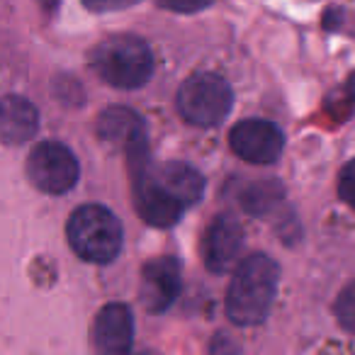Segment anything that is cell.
<instances>
[{
    "mask_svg": "<svg viewBox=\"0 0 355 355\" xmlns=\"http://www.w3.org/2000/svg\"><path fill=\"white\" fill-rule=\"evenodd\" d=\"M78 161L73 151L59 141H42L27 156V175L32 185L46 195H64L78 183Z\"/></svg>",
    "mask_w": 355,
    "mask_h": 355,
    "instance_id": "5b68a950",
    "label": "cell"
},
{
    "mask_svg": "<svg viewBox=\"0 0 355 355\" xmlns=\"http://www.w3.org/2000/svg\"><path fill=\"white\" fill-rule=\"evenodd\" d=\"M134 343L132 311L122 302H110L93 321L95 355H129Z\"/></svg>",
    "mask_w": 355,
    "mask_h": 355,
    "instance_id": "ba28073f",
    "label": "cell"
},
{
    "mask_svg": "<svg viewBox=\"0 0 355 355\" xmlns=\"http://www.w3.org/2000/svg\"><path fill=\"white\" fill-rule=\"evenodd\" d=\"M151 175L161 185L163 193H168L183 207L200 202V198L205 193V178L183 161H166L158 163V166H151Z\"/></svg>",
    "mask_w": 355,
    "mask_h": 355,
    "instance_id": "8fae6325",
    "label": "cell"
},
{
    "mask_svg": "<svg viewBox=\"0 0 355 355\" xmlns=\"http://www.w3.org/2000/svg\"><path fill=\"white\" fill-rule=\"evenodd\" d=\"M229 146L243 161L268 166L280 158L285 139H282L280 127L268 119H243V122L234 124L232 134H229Z\"/></svg>",
    "mask_w": 355,
    "mask_h": 355,
    "instance_id": "8992f818",
    "label": "cell"
},
{
    "mask_svg": "<svg viewBox=\"0 0 355 355\" xmlns=\"http://www.w3.org/2000/svg\"><path fill=\"white\" fill-rule=\"evenodd\" d=\"M282 200V185L277 180H263V183L248 185V190L241 195V205L246 212L263 217Z\"/></svg>",
    "mask_w": 355,
    "mask_h": 355,
    "instance_id": "4fadbf2b",
    "label": "cell"
},
{
    "mask_svg": "<svg viewBox=\"0 0 355 355\" xmlns=\"http://www.w3.org/2000/svg\"><path fill=\"white\" fill-rule=\"evenodd\" d=\"M178 112L195 127H217L229 117L234 93L217 73H195L178 90Z\"/></svg>",
    "mask_w": 355,
    "mask_h": 355,
    "instance_id": "277c9868",
    "label": "cell"
},
{
    "mask_svg": "<svg viewBox=\"0 0 355 355\" xmlns=\"http://www.w3.org/2000/svg\"><path fill=\"white\" fill-rule=\"evenodd\" d=\"M93 71L112 88H141L153 73V56L144 40L132 35L110 37L93 51Z\"/></svg>",
    "mask_w": 355,
    "mask_h": 355,
    "instance_id": "3957f363",
    "label": "cell"
},
{
    "mask_svg": "<svg viewBox=\"0 0 355 355\" xmlns=\"http://www.w3.org/2000/svg\"><path fill=\"white\" fill-rule=\"evenodd\" d=\"M232 350H236V343L229 336H217L212 340V355H234Z\"/></svg>",
    "mask_w": 355,
    "mask_h": 355,
    "instance_id": "2e32d148",
    "label": "cell"
},
{
    "mask_svg": "<svg viewBox=\"0 0 355 355\" xmlns=\"http://www.w3.org/2000/svg\"><path fill=\"white\" fill-rule=\"evenodd\" d=\"M180 292V263L171 256L153 258L141 270V304L148 314H163Z\"/></svg>",
    "mask_w": 355,
    "mask_h": 355,
    "instance_id": "9c48e42d",
    "label": "cell"
},
{
    "mask_svg": "<svg viewBox=\"0 0 355 355\" xmlns=\"http://www.w3.org/2000/svg\"><path fill=\"white\" fill-rule=\"evenodd\" d=\"M243 251V229L232 214H219L207 227L202 241V256L207 270L224 275L241 266Z\"/></svg>",
    "mask_w": 355,
    "mask_h": 355,
    "instance_id": "52a82bcc",
    "label": "cell"
},
{
    "mask_svg": "<svg viewBox=\"0 0 355 355\" xmlns=\"http://www.w3.org/2000/svg\"><path fill=\"white\" fill-rule=\"evenodd\" d=\"M98 134L127 153L146 148V124L129 107H107L98 119Z\"/></svg>",
    "mask_w": 355,
    "mask_h": 355,
    "instance_id": "30bf717a",
    "label": "cell"
},
{
    "mask_svg": "<svg viewBox=\"0 0 355 355\" xmlns=\"http://www.w3.org/2000/svg\"><path fill=\"white\" fill-rule=\"evenodd\" d=\"M144 355H146V353H144Z\"/></svg>",
    "mask_w": 355,
    "mask_h": 355,
    "instance_id": "e0dca14e",
    "label": "cell"
},
{
    "mask_svg": "<svg viewBox=\"0 0 355 355\" xmlns=\"http://www.w3.org/2000/svg\"><path fill=\"white\" fill-rule=\"evenodd\" d=\"M40 129V112L27 98L6 95L0 107V134L6 144L30 141Z\"/></svg>",
    "mask_w": 355,
    "mask_h": 355,
    "instance_id": "7c38bea8",
    "label": "cell"
},
{
    "mask_svg": "<svg viewBox=\"0 0 355 355\" xmlns=\"http://www.w3.org/2000/svg\"><path fill=\"white\" fill-rule=\"evenodd\" d=\"M69 246L88 263H112L122 251V224L103 205H80L66 224Z\"/></svg>",
    "mask_w": 355,
    "mask_h": 355,
    "instance_id": "7a4b0ae2",
    "label": "cell"
},
{
    "mask_svg": "<svg viewBox=\"0 0 355 355\" xmlns=\"http://www.w3.org/2000/svg\"><path fill=\"white\" fill-rule=\"evenodd\" d=\"M334 311H336L338 324L343 326L345 331L355 334V280L348 282V285L340 290L338 300H336V304H334Z\"/></svg>",
    "mask_w": 355,
    "mask_h": 355,
    "instance_id": "5bb4252c",
    "label": "cell"
},
{
    "mask_svg": "<svg viewBox=\"0 0 355 355\" xmlns=\"http://www.w3.org/2000/svg\"><path fill=\"white\" fill-rule=\"evenodd\" d=\"M277 263L266 253H251L234 270L227 290V316L236 326H256L268 319L277 292Z\"/></svg>",
    "mask_w": 355,
    "mask_h": 355,
    "instance_id": "6da1fadb",
    "label": "cell"
},
{
    "mask_svg": "<svg viewBox=\"0 0 355 355\" xmlns=\"http://www.w3.org/2000/svg\"><path fill=\"white\" fill-rule=\"evenodd\" d=\"M338 195L345 205L355 207V158L350 163H345L343 171L338 175Z\"/></svg>",
    "mask_w": 355,
    "mask_h": 355,
    "instance_id": "9a60e30c",
    "label": "cell"
}]
</instances>
